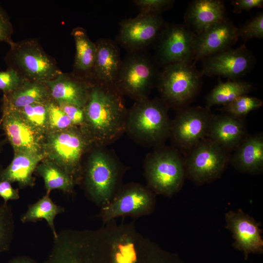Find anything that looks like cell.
<instances>
[{
  "label": "cell",
  "mask_w": 263,
  "mask_h": 263,
  "mask_svg": "<svg viewBox=\"0 0 263 263\" xmlns=\"http://www.w3.org/2000/svg\"><path fill=\"white\" fill-rule=\"evenodd\" d=\"M213 115L210 109L200 106L177 110L171 120L169 137L173 148L185 156L197 144L207 138Z\"/></svg>",
  "instance_id": "obj_10"
},
{
  "label": "cell",
  "mask_w": 263,
  "mask_h": 263,
  "mask_svg": "<svg viewBox=\"0 0 263 263\" xmlns=\"http://www.w3.org/2000/svg\"><path fill=\"white\" fill-rule=\"evenodd\" d=\"M229 163L238 171L252 174L263 171V133L247 134L230 153Z\"/></svg>",
  "instance_id": "obj_21"
},
{
  "label": "cell",
  "mask_w": 263,
  "mask_h": 263,
  "mask_svg": "<svg viewBox=\"0 0 263 263\" xmlns=\"http://www.w3.org/2000/svg\"><path fill=\"white\" fill-rule=\"evenodd\" d=\"M2 111L0 127L14 152H43L44 135L33 128L17 109L2 107Z\"/></svg>",
  "instance_id": "obj_15"
},
{
  "label": "cell",
  "mask_w": 263,
  "mask_h": 263,
  "mask_svg": "<svg viewBox=\"0 0 263 263\" xmlns=\"http://www.w3.org/2000/svg\"><path fill=\"white\" fill-rule=\"evenodd\" d=\"M158 75L148 56L132 52L121 61L114 85L123 96L137 101L148 97Z\"/></svg>",
  "instance_id": "obj_9"
},
{
  "label": "cell",
  "mask_w": 263,
  "mask_h": 263,
  "mask_svg": "<svg viewBox=\"0 0 263 263\" xmlns=\"http://www.w3.org/2000/svg\"><path fill=\"white\" fill-rule=\"evenodd\" d=\"M95 147L87 160L85 184L89 197L103 207L116 193L120 166L115 157L105 147Z\"/></svg>",
  "instance_id": "obj_6"
},
{
  "label": "cell",
  "mask_w": 263,
  "mask_h": 263,
  "mask_svg": "<svg viewBox=\"0 0 263 263\" xmlns=\"http://www.w3.org/2000/svg\"><path fill=\"white\" fill-rule=\"evenodd\" d=\"M202 60L203 75L221 76L231 80H239L249 72L255 62L253 55L244 45L228 49Z\"/></svg>",
  "instance_id": "obj_14"
},
{
  "label": "cell",
  "mask_w": 263,
  "mask_h": 263,
  "mask_svg": "<svg viewBox=\"0 0 263 263\" xmlns=\"http://www.w3.org/2000/svg\"><path fill=\"white\" fill-rule=\"evenodd\" d=\"M225 227L232 234L233 247L244 253L245 260L250 254H263V240L261 224L242 209L225 214Z\"/></svg>",
  "instance_id": "obj_16"
},
{
  "label": "cell",
  "mask_w": 263,
  "mask_h": 263,
  "mask_svg": "<svg viewBox=\"0 0 263 263\" xmlns=\"http://www.w3.org/2000/svg\"><path fill=\"white\" fill-rule=\"evenodd\" d=\"M45 157L43 152L15 151L10 164L0 171V181L16 182L20 188L33 187L35 178L33 173Z\"/></svg>",
  "instance_id": "obj_23"
},
{
  "label": "cell",
  "mask_w": 263,
  "mask_h": 263,
  "mask_svg": "<svg viewBox=\"0 0 263 263\" xmlns=\"http://www.w3.org/2000/svg\"><path fill=\"white\" fill-rule=\"evenodd\" d=\"M13 32L12 26L5 11L0 5V42L4 41L11 44Z\"/></svg>",
  "instance_id": "obj_37"
},
{
  "label": "cell",
  "mask_w": 263,
  "mask_h": 263,
  "mask_svg": "<svg viewBox=\"0 0 263 263\" xmlns=\"http://www.w3.org/2000/svg\"><path fill=\"white\" fill-rule=\"evenodd\" d=\"M225 14L222 0H194L185 14V25L195 35H198L212 24L226 19Z\"/></svg>",
  "instance_id": "obj_22"
},
{
  "label": "cell",
  "mask_w": 263,
  "mask_h": 263,
  "mask_svg": "<svg viewBox=\"0 0 263 263\" xmlns=\"http://www.w3.org/2000/svg\"><path fill=\"white\" fill-rule=\"evenodd\" d=\"M0 196L4 203L9 200H16L19 198V190L13 188L11 183L7 181H0Z\"/></svg>",
  "instance_id": "obj_38"
},
{
  "label": "cell",
  "mask_w": 263,
  "mask_h": 263,
  "mask_svg": "<svg viewBox=\"0 0 263 263\" xmlns=\"http://www.w3.org/2000/svg\"><path fill=\"white\" fill-rule=\"evenodd\" d=\"M148 187L154 193L170 197L182 188L186 178L184 157L164 144L154 148L145 159Z\"/></svg>",
  "instance_id": "obj_3"
},
{
  "label": "cell",
  "mask_w": 263,
  "mask_h": 263,
  "mask_svg": "<svg viewBox=\"0 0 263 263\" xmlns=\"http://www.w3.org/2000/svg\"><path fill=\"white\" fill-rule=\"evenodd\" d=\"M234 12L240 13L242 11H249L253 8H261L263 0H236L232 1Z\"/></svg>",
  "instance_id": "obj_39"
},
{
  "label": "cell",
  "mask_w": 263,
  "mask_h": 263,
  "mask_svg": "<svg viewBox=\"0 0 263 263\" xmlns=\"http://www.w3.org/2000/svg\"><path fill=\"white\" fill-rule=\"evenodd\" d=\"M15 227L12 207L7 203H3L0 205V256L10 249Z\"/></svg>",
  "instance_id": "obj_30"
},
{
  "label": "cell",
  "mask_w": 263,
  "mask_h": 263,
  "mask_svg": "<svg viewBox=\"0 0 263 263\" xmlns=\"http://www.w3.org/2000/svg\"><path fill=\"white\" fill-rule=\"evenodd\" d=\"M51 96L45 84L25 80L14 91L4 94L2 107L20 109L28 105L49 101Z\"/></svg>",
  "instance_id": "obj_24"
},
{
  "label": "cell",
  "mask_w": 263,
  "mask_h": 263,
  "mask_svg": "<svg viewBox=\"0 0 263 263\" xmlns=\"http://www.w3.org/2000/svg\"><path fill=\"white\" fill-rule=\"evenodd\" d=\"M171 0H135L133 2L141 13L160 14L169 8L173 4Z\"/></svg>",
  "instance_id": "obj_35"
},
{
  "label": "cell",
  "mask_w": 263,
  "mask_h": 263,
  "mask_svg": "<svg viewBox=\"0 0 263 263\" xmlns=\"http://www.w3.org/2000/svg\"><path fill=\"white\" fill-rule=\"evenodd\" d=\"M195 36L186 25L164 26L158 37L157 56L160 62L165 65L192 62Z\"/></svg>",
  "instance_id": "obj_12"
},
{
  "label": "cell",
  "mask_w": 263,
  "mask_h": 263,
  "mask_svg": "<svg viewBox=\"0 0 263 263\" xmlns=\"http://www.w3.org/2000/svg\"><path fill=\"white\" fill-rule=\"evenodd\" d=\"M154 193L148 187L141 185L127 184L114 194L107 205L102 207L100 217L105 222L121 216L149 214L155 206Z\"/></svg>",
  "instance_id": "obj_11"
},
{
  "label": "cell",
  "mask_w": 263,
  "mask_h": 263,
  "mask_svg": "<svg viewBox=\"0 0 263 263\" xmlns=\"http://www.w3.org/2000/svg\"><path fill=\"white\" fill-rule=\"evenodd\" d=\"M57 103H68L83 108L89 98L92 82L79 75L62 73L45 83Z\"/></svg>",
  "instance_id": "obj_19"
},
{
  "label": "cell",
  "mask_w": 263,
  "mask_h": 263,
  "mask_svg": "<svg viewBox=\"0 0 263 263\" xmlns=\"http://www.w3.org/2000/svg\"><path fill=\"white\" fill-rule=\"evenodd\" d=\"M6 62L9 68L16 70L26 80L45 84L62 72L53 59L34 40L13 42Z\"/></svg>",
  "instance_id": "obj_7"
},
{
  "label": "cell",
  "mask_w": 263,
  "mask_h": 263,
  "mask_svg": "<svg viewBox=\"0 0 263 263\" xmlns=\"http://www.w3.org/2000/svg\"><path fill=\"white\" fill-rule=\"evenodd\" d=\"M8 263H37V262L30 257L21 256L13 258Z\"/></svg>",
  "instance_id": "obj_41"
},
{
  "label": "cell",
  "mask_w": 263,
  "mask_h": 263,
  "mask_svg": "<svg viewBox=\"0 0 263 263\" xmlns=\"http://www.w3.org/2000/svg\"><path fill=\"white\" fill-rule=\"evenodd\" d=\"M169 107L161 99L148 97L135 101L128 110L125 132L136 143L154 148L169 137Z\"/></svg>",
  "instance_id": "obj_2"
},
{
  "label": "cell",
  "mask_w": 263,
  "mask_h": 263,
  "mask_svg": "<svg viewBox=\"0 0 263 263\" xmlns=\"http://www.w3.org/2000/svg\"><path fill=\"white\" fill-rule=\"evenodd\" d=\"M93 143L80 127L48 131L44 135L45 157L68 173L75 183L78 179L83 155Z\"/></svg>",
  "instance_id": "obj_4"
},
{
  "label": "cell",
  "mask_w": 263,
  "mask_h": 263,
  "mask_svg": "<svg viewBox=\"0 0 263 263\" xmlns=\"http://www.w3.org/2000/svg\"><path fill=\"white\" fill-rule=\"evenodd\" d=\"M238 39V28L226 19L196 35L192 62L230 49Z\"/></svg>",
  "instance_id": "obj_17"
},
{
  "label": "cell",
  "mask_w": 263,
  "mask_h": 263,
  "mask_svg": "<svg viewBox=\"0 0 263 263\" xmlns=\"http://www.w3.org/2000/svg\"><path fill=\"white\" fill-rule=\"evenodd\" d=\"M57 104L68 117L73 125L80 128L84 126L85 114L83 108L68 103Z\"/></svg>",
  "instance_id": "obj_36"
},
{
  "label": "cell",
  "mask_w": 263,
  "mask_h": 263,
  "mask_svg": "<svg viewBox=\"0 0 263 263\" xmlns=\"http://www.w3.org/2000/svg\"><path fill=\"white\" fill-rule=\"evenodd\" d=\"M48 102L35 103L17 109L33 128L43 135H45L49 131L47 107Z\"/></svg>",
  "instance_id": "obj_29"
},
{
  "label": "cell",
  "mask_w": 263,
  "mask_h": 263,
  "mask_svg": "<svg viewBox=\"0 0 263 263\" xmlns=\"http://www.w3.org/2000/svg\"><path fill=\"white\" fill-rule=\"evenodd\" d=\"M75 45L74 68L83 75V77L90 80L93 68L95 52V43L88 37L84 29L78 27L72 32Z\"/></svg>",
  "instance_id": "obj_25"
},
{
  "label": "cell",
  "mask_w": 263,
  "mask_h": 263,
  "mask_svg": "<svg viewBox=\"0 0 263 263\" xmlns=\"http://www.w3.org/2000/svg\"><path fill=\"white\" fill-rule=\"evenodd\" d=\"M25 80L16 70L8 68L6 71H0V90L4 94L12 92Z\"/></svg>",
  "instance_id": "obj_34"
},
{
  "label": "cell",
  "mask_w": 263,
  "mask_h": 263,
  "mask_svg": "<svg viewBox=\"0 0 263 263\" xmlns=\"http://www.w3.org/2000/svg\"><path fill=\"white\" fill-rule=\"evenodd\" d=\"M203 75L192 62L165 65L157 79L161 99L177 110L187 107L199 93Z\"/></svg>",
  "instance_id": "obj_5"
},
{
  "label": "cell",
  "mask_w": 263,
  "mask_h": 263,
  "mask_svg": "<svg viewBox=\"0 0 263 263\" xmlns=\"http://www.w3.org/2000/svg\"><path fill=\"white\" fill-rule=\"evenodd\" d=\"M230 153L206 138L184 157L186 178L200 185L219 178L229 162Z\"/></svg>",
  "instance_id": "obj_8"
},
{
  "label": "cell",
  "mask_w": 263,
  "mask_h": 263,
  "mask_svg": "<svg viewBox=\"0 0 263 263\" xmlns=\"http://www.w3.org/2000/svg\"><path fill=\"white\" fill-rule=\"evenodd\" d=\"M49 131L63 130L76 127L56 103H47Z\"/></svg>",
  "instance_id": "obj_32"
},
{
  "label": "cell",
  "mask_w": 263,
  "mask_h": 263,
  "mask_svg": "<svg viewBox=\"0 0 263 263\" xmlns=\"http://www.w3.org/2000/svg\"><path fill=\"white\" fill-rule=\"evenodd\" d=\"M59 263H90L88 258L84 255L70 257L63 260Z\"/></svg>",
  "instance_id": "obj_40"
},
{
  "label": "cell",
  "mask_w": 263,
  "mask_h": 263,
  "mask_svg": "<svg viewBox=\"0 0 263 263\" xmlns=\"http://www.w3.org/2000/svg\"><path fill=\"white\" fill-rule=\"evenodd\" d=\"M247 134L245 118L222 112L213 114L207 138L231 153Z\"/></svg>",
  "instance_id": "obj_18"
},
{
  "label": "cell",
  "mask_w": 263,
  "mask_h": 263,
  "mask_svg": "<svg viewBox=\"0 0 263 263\" xmlns=\"http://www.w3.org/2000/svg\"><path fill=\"white\" fill-rule=\"evenodd\" d=\"M164 26L160 14L140 13L120 22L118 40L130 53L139 52L158 38Z\"/></svg>",
  "instance_id": "obj_13"
},
{
  "label": "cell",
  "mask_w": 263,
  "mask_h": 263,
  "mask_svg": "<svg viewBox=\"0 0 263 263\" xmlns=\"http://www.w3.org/2000/svg\"><path fill=\"white\" fill-rule=\"evenodd\" d=\"M35 171L43 178L47 192L56 189L67 193L73 191L75 184L73 179L54 162L43 161L38 165Z\"/></svg>",
  "instance_id": "obj_28"
},
{
  "label": "cell",
  "mask_w": 263,
  "mask_h": 263,
  "mask_svg": "<svg viewBox=\"0 0 263 263\" xmlns=\"http://www.w3.org/2000/svg\"><path fill=\"white\" fill-rule=\"evenodd\" d=\"M91 82L83 108L85 123L81 128L93 144L105 147L125 132L128 110L123 95L114 85Z\"/></svg>",
  "instance_id": "obj_1"
},
{
  "label": "cell",
  "mask_w": 263,
  "mask_h": 263,
  "mask_svg": "<svg viewBox=\"0 0 263 263\" xmlns=\"http://www.w3.org/2000/svg\"><path fill=\"white\" fill-rule=\"evenodd\" d=\"M96 52L90 81L114 85L121 64L118 46L108 38L95 43Z\"/></svg>",
  "instance_id": "obj_20"
},
{
  "label": "cell",
  "mask_w": 263,
  "mask_h": 263,
  "mask_svg": "<svg viewBox=\"0 0 263 263\" xmlns=\"http://www.w3.org/2000/svg\"><path fill=\"white\" fill-rule=\"evenodd\" d=\"M64 211V208L55 204L50 197V193L46 192L36 203L28 206L27 211L21 215L20 221L26 223L44 219L55 238L57 236V232L55 227L54 220L56 215Z\"/></svg>",
  "instance_id": "obj_27"
},
{
  "label": "cell",
  "mask_w": 263,
  "mask_h": 263,
  "mask_svg": "<svg viewBox=\"0 0 263 263\" xmlns=\"http://www.w3.org/2000/svg\"><path fill=\"white\" fill-rule=\"evenodd\" d=\"M238 38H241L246 40L249 39L263 37V13L260 12L246 22L240 28H238Z\"/></svg>",
  "instance_id": "obj_33"
},
{
  "label": "cell",
  "mask_w": 263,
  "mask_h": 263,
  "mask_svg": "<svg viewBox=\"0 0 263 263\" xmlns=\"http://www.w3.org/2000/svg\"><path fill=\"white\" fill-rule=\"evenodd\" d=\"M252 89V85L246 81L237 80L223 82L220 80L206 96L205 107L210 109L215 105L225 106L237 97L247 94Z\"/></svg>",
  "instance_id": "obj_26"
},
{
  "label": "cell",
  "mask_w": 263,
  "mask_h": 263,
  "mask_svg": "<svg viewBox=\"0 0 263 263\" xmlns=\"http://www.w3.org/2000/svg\"><path fill=\"white\" fill-rule=\"evenodd\" d=\"M263 104V102L261 99L244 94L224 106L221 111L223 113H226L238 117L245 118L248 113L259 109Z\"/></svg>",
  "instance_id": "obj_31"
}]
</instances>
